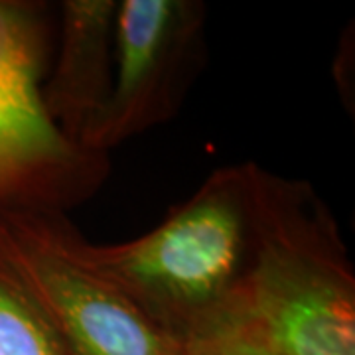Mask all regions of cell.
<instances>
[{
    "label": "cell",
    "instance_id": "6da1fadb",
    "mask_svg": "<svg viewBox=\"0 0 355 355\" xmlns=\"http://www.w3.org/2000/svg\"><path fill=\"white\" fill-rule=\"evenodd\" d=\"M253 162L219 168L137 239L93 245L65 219V243L184 345L235 322L253 259Z\"/></svg>",
    "mask_w": 355,
    "mask_h": 355
},
{
    "label": "cell",
    "instance_id": "7a4b0ae2",
    "mask_svg": "<svg viewBox=\"0 0 355 355\" xmlns=\"http://www.w3.org/2000/svg\"><path fill=\"white\" fill-rule=\"evenodd\" d=\"M233 324L279 355H355V272L314 188L254 164L253 259Z\"/></svg>",
    "mask_w": 355,
    "mask_h": 355
},
{
    "label": "cell",
    "instance_id": "3957f363",
    "mask_svg": "<svg viewBox=\"0 0 355 355\" xmlns=\"http://www.w3.org/2000/svg\"><path fill=\"white\" fill-rule=\"evenodd\" d=\"M50 51L46 6L0 0V214H65L111 174L109 156L67 139L44 107Z\"/></svg>",
    "mask_w": 355,
    "mask_h": 355
},
{
    "label": "cell",
    "instance_id": "277c9868",
    "mask_svg": "<svg viewBox=\"0 0 355 355\" xmlns=\"http://www.w3.org/2000/svg\"><path fill=\"white\" fill-rule=\"evenodd\" d=\"M64 214H0V253L44 310L69 355H184L107 280L69 251Z\"/></svg>",
    "mask_w": 355,
    "mask_h": 355
},
{
    "label": "cell",
    "instance_id": "5b68a950",
    "mask_svg": "<svg viewBox=\"0 0 355 355\" xmlns=\"http://www.w3.org/2000/svg\"><path fill=\"white\" fill-rule=\"evenodd\" d=\"M205 4L121 0L109 99L79 144L107 154L176 114L203 58Z\"/></svg>",
    "mask_w": 355,
    "mask_h": 355
},
{
    "label": "cell",
    "instance_id": "8992f818",
    "mask_svg": "<svg viewBox=\"0 0 355 355\" xmlns=\"http://www.w3.org/2000/svg\"><path fill=\"white\" fill-rule=\"evenodd\" d=\"M116 8V0L62 4L60 50L44 79L42 97L53 125L76 144L111 93Z\"/></svg>",
    "mask_w": 355,
    "mask_h": 355
},
{
    "label": "cell",
    "instance_id": "52a82bcc",
    "mask_svg": "<svg viewBox=\"0 0 355 355\" xmlns=\"http://www.w3.org/2000/svg\"><path fill=\"white\" fill-rule=\"evenodd\" d=\"M0 355H69L60 334L2 253Z\"/></svg>",
    "mask_w": 355,
    "mask_h": 355
},
{
    "label": "cell",
    "instance_id": "ba28073f",
    "mask_svg": "<svg viewBox=\"0 0 355 355\" xmlns=\"http://www.w3.org/2000/svg\"><path fill=\"white\" fill-rule=\"evenodd\" d=\"M184 355H279L239 324H229L184 343Z\"/></svg>",
    "mask_w": 355,
    "mask_h": 355
}]
</instances>
